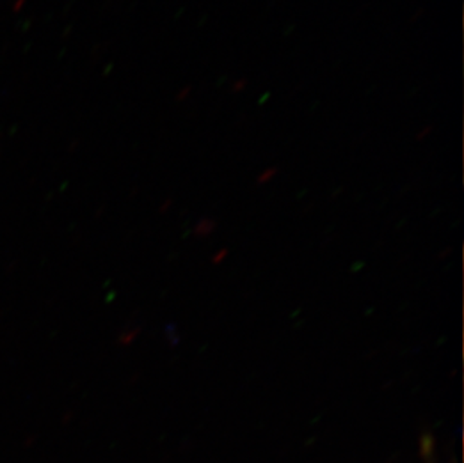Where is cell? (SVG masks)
<instances>
[{
	"mask_svg": "<svg viewBox=\"0 0 464 463\" xmlns=\"http://www.w3.org/2000/svg\"><path fill=\"white\" fill-rule=\"evenodd\" d=\"M226 253H227V251H226V250H223V251H221V253H219L218 256H217V259H214V262H219V261H223L224 256H226Z\"/></svg>",
	"mask_w": 464,
	"mask_h": 463,
	"instance_id": "7a4b0ae2",
	"label": "cell"
},
{
	"mask_svg": "<svg viewBox=\"0 0 464 463\" xmlns=\"http://www.w3.org/2000/svg\"><path fill=\"white\" fill-rule=\"evenodd\" d=\"M214 222H210V220H202V222L196 226V229H194V233L200 236L208 235V233L214 231Z\"/></svg>",
	"mask_w": 464,
	"mask_h": 463,
	"instance_id": "6da1fadb",
	"label": "cell"
}]
</instances>
